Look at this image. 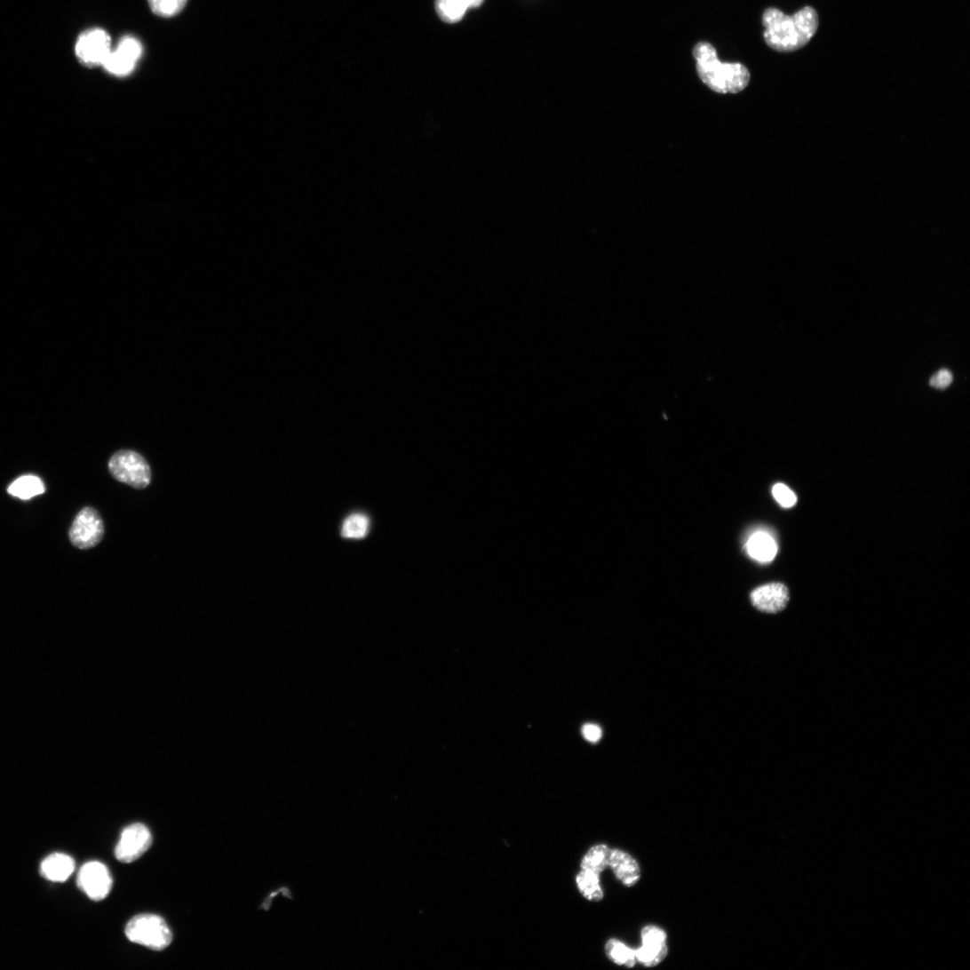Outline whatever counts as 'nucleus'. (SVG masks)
Returning a JSON list of instances; mask_svg holds the SVG:
<instances>
[{"label": "nucleus", "instance_id": "10", "mask_svg": "<svg viewBox=\"0 0 970 970\" xmlns=\"http://www.w3.org/2000/svg\"><path fill=\"white\" fill-rule=\"evenodd\" d=\"M640 936L642 944L635 950L637 961L647 967L661 964L669 952L666 933L658 926H647L641 930Z\"/></svg>", "mask_w": 970, "mask_h": 970}, {"label": "nucleus", "instance_id": "19", "mask_svg": "<svg viewBox=\"0 0 970 970\" xmlns=\"http://www.w3.org/2000/svg\"><path fill=\"white\" fill-rule=\"evenodd\" d=\"M608 958L615 964L633 967L637 962L635 950L617 939H610L605 945Z\"/></svg>", "mask_w": 970, "mask_h": 970}, {"label": "nucleus", "instance_id": "18", "mask_svg": "<svg viewBox=\"0 0 970 970\" xmlns=\"http://www.w3.org/2000/svg\"><path fill=\"white\" fill-rule=\"evenodd\" d=\"M610 854L611 849L605 844L592 847L582 859L581 869L600 875L609 868Z\"/></svg>", "mask_w": 970, "mask_h": 970}, {"label": "nucleus", "instance_id": "9", "mask_svg": "<svg viewBox=\"0 0 970 970\" xmlns=\"http://www.w3.org/2000/svg\"><path fill=\"white\" fill-rule=\"evenodd\" d=\"M152 842V835L145 825H130L121 834L115 847V857L123 863H133L149 849Z\"/></svg>", "mask_w": 970, "mask_h": 970}, {"label": "nucleus", "instance_id": "6", "mask_svg": "<svg viewBox=\"0 0 970 970\" xmlns=\"http://www.w3.org/2000/svg\"><path fill=\"white\" fill-rule=\"evenodd\" d=\"M104 535L103 520L98 511L91 507L78 513L68 533L71 544L83 550L97 546Z\"/></svg>", "mask_w": 970, "mask_h": 970}, {"label": "nucleus", "instance_id": "12", "mask_svg": "<svg viewBox=\"0 0 970 970\" xmlns=\"http://www.w3.org/2000/svg\"><path fill=\"white\" fill-rule=\"evenodd\" d=\"M609 868L617 879L626 887L634 886L640 878L638 862L631 855L620 849H611Z\"/></svg>", "mask_w": 970, "mask_h": 970}, {"label": "nucleus", "instance_id": "2", "mask_svg": "<svg viewBox=\"0 0 970 970\" xmlns=\"http://www.w3.org/2000/svg\"><path fill=\"white\" fill-rule=\"evenodd\" d=\"M693 55L700 79L713 92L738 94L749 86V69L739 62H721L711 44H697L694 47Z\"/></svg>", "mask_w": 970, "mask_h": 970}, {"label": "nucleus", "instance_id": "22", "mask_svg": "<svg viewBox=\"0 0 970 970\" xmlns=\"http://www.w3.org/2000/svg\"><path fill=\"white\" fill-rule=\"evenodd\" d=\"M773 496L777 503L784 508H791L795 505L797 502V497L794 493L783 483L775 485Z\"/></svg>", "mask_w": 970, "mask_h": 970}, {"label": "nucleus", "instance_id": "14", "mask_svg": "<svg viewBox=\"0 0 970 970\" xmlns=\"http://www.w3.org/2000/svg\"><path fill=\"white\" fill-rule=\"evenodd\" d=\"M483 0H436V11L446 23L459 22L466 12L478 8Z\"/></svg>", "mask_w": 970, "mask_h": 970}, {"label": "nucleus", "instance_id": "1", "mask_svg": "<svg viewBox=\"0 0 970 970\" xmlns=\"http://www.w3.org/2000/svg\"><path fill=\"white\" fill-rule=\"evenodd\" d=\"M762 20L767 44L783 53L806 46L814 38L820 26L818 13L812 7H805L792 16L770 8L764 12Z\"/></svg>", "mask_w": 970, "mask_h": 970}, {"label": "nucleus", "instance_id": "13", "mask_svg": "<svg viewBox=\"0 0 970 970\" xmlns=\"http://www.w3.org/2000/svg\"><path fill=\"white\" fill-rule=\"evenodd\" d=\"M75 862L73 858L65 854H52L46 857L41 863L40 873L42 877L52 882H64L73 873Z\"/></svg>", "mask_w": 970, "mask_h": 970}, {"label": "nucleus", "instance_id": "8", "mask_svg": "<svg viewBox=\"0 0 970 970\" xmlns=\"http://www.w3.org/2000/svg\"><path fill=\"white\" fill-rule=\"evenodd\" d=\"M142 54L141 43L133 36H125L111 51L102 67L113 76H126L135 69Z\"/></svg>", "mask_w": 970, "mask_h": 970}, {"label": "nucleus", "instance_id": "11", "mask_svg": "<svg viewBox=\"0 0 970 970\" xmlns=\"http://www.w3.org/2000/svg\"><path fill=\"white\" fill-rule=\"evenodd\" d=\"M751 600L760 612L776 614L787 607L790 592L783 584L773 583L755 589L751 594Z\"/></svg>", "mask_w": 970, "mask_h": 970}, {"label": "nucleus", "instance_id": "7", "mask_svg": "<svg viewBox=\"0 0 970 970\" xmlns=\"http://www.w3.org/2000/svg\"><path fill=\"white\" fill-rule=\"evenodd\" d=\"M76 882L81 891L94 902L105 900L113 887L112 875L100 862H90L81 867Z\"/></svg>", "mask_w": 970, "mask_h": 970}, {"label": "nucleus", "instance_id": "17", "mask_svg": "<svg viewBox=\"0 0 970 970\" xmlns=\"http://www.w3.org/2000/svg\"><path fill=\"white\" fill-rule=\"evenodd\" d=\"M10 495L21 500H29L45 493V485L36 475H24L14 481L8 489Z\"/></svg>", "mask_w": 970, "mask_h": 970}, {"label": "nucleus", "instance_id": "24", "mask_svg": "<svg viewBox=\"0 0 970 970\" xmlns=\"http://www.w3.org/2000/svg\"><path fill=\"white\" fill-rule=\"evenodd\" d=\"M583 735L588 742L596 743L602 737V730L598 725L586 724L583 728Z\"/></svg>", "mask_w": 970, "mask_h": 970}, {"label": "nucleus", "instance_id": "21", "mask_svg": "<svg viewBox=\"0 0 970 970\" xmlns=\"http://www.w3.org/2000/svg\"><path fill=\"white\" fill-rule=\"evenodd\" d=\"M369 521L366 517L354 514L349 517L343 527V536L348 538H362L366 536Z\"/></svg>", "mask_w": 970, "mask_h": 970}, {"label": "nucleus", "instance_id": "3", "mask_svg": "<svg viewBox=\"0 0 970 970\" xmlns=\"http://www.w3.org/2000/svg\"><path fill=\"white\" fill-rule=\"evenodd\" d=\"M125 935L130 942L157 951L167 949L173 941L165 920L152 914L133 918L126 926Z\"/></svg>", "mask_w": 970, "mask_h": 970}, {"label": "nucleus", "instance_id": "4", "mask_svg": "<svg viewBox=\"0 0 970 970\" xmlns=\"http://www.w3.org/2000/svg\"><path fill=\"white\" fill-rule=\"evenodd\" d=\"M108 468L115 479L135 489H144L151 481L149 465L141 455L131 450L116 452Z\"/></svg>", "mask_w": 970, "mask_h": 970}, {"label": "nucleus", "instance_id": "5", "mask_svg": "<svg viewBox=\"0 0 970 970\" xmlns=\"http://www.w3.org/2000/svg\"><path fill=\"white\" fill-rule=\"evenodd\" d=\"M111 51V36L101 28L81 34L75 45V54L80 64L92 68L103 66Z\"/></svg>", "mask_w": 970, "mask_h": 970}, {"label": "nucleus", "instance_id": "23", "mask_svg": "<svg viewBox=\"0 0 970 970\" xmlns=\"http://www.w3.org/2000/svg\"><path fill=\"white\" fill-rule=\"evenodd\" d=\"M953 380V376L949 370L942 369L935 373L930 379V385L937 389L947 388Z\"/></svg>", "mask_w": 970, "mask_h": 970}, {"label": "nucleus", "instance_id": "20", "mask_svg": "<svg viewBox=\"0 0 970 970\" xmlns=\"http://www.w3.org/2000/svg\"><path fill=\"white\" fill-rule=\"evenodd\" d=\"M152 12L161 18H173L186 7L188 0H147Z\"/></svg>", "mask_w": 970, "mask_h": 970}, {"label": "nucleus", "instance_id": "16", "mask_svg": "<svg viewBox=\"0 0 970 970\" xmlns=\"http://www.w3.org/2000/svg\"><path fill=\"white\" fill-rule=\"evenodd\" d=\"M576 887L582 896L591 902H600L604 898L600 875L581 869L576 878Z\"/></svg>", "mask_w": 970, "mask_h": 970}, {"label": "nucleus", "instance_id": "15", "mask_svg": "<svg viewBox=\"0 0 970 970\" xmlns=\"http://www.w3.org/2000/svg\"><path fill=\"white\" fill-rule=\"evenodd\" d=\"M748 553L761 562L773 561L777 553L775 539L765 532L754 534L747 543Z\"/></svg>", "mask_w": 970, "mask_h": 970}]
</instances>
